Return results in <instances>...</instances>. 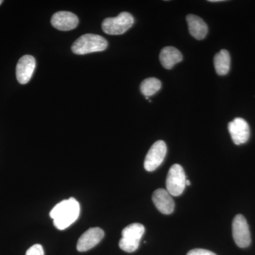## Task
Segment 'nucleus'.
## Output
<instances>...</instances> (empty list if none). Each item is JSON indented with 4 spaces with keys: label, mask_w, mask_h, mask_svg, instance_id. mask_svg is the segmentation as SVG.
Masks as SVG:
<instances>
[{
    "label": "nucleus",
    "mask_w": 255,
    "mask_h": 255,
    "mask_svg": "<svg viewBox=\"0 0 255 255\" xmlns=\"http://www.w3.org/2000/svg\"><path fill=\"white\" fill-rule=\"evenodd\" d=\"M182 53L174 47H164L159 54V60L162 66L167 70L173 68L176 64L182 61Z\"/></svg>",
    "instance_id": "14"
},
{
    "label": "nucleus",
    "mask_w": 255,
    "mask_h": 255,
    "mask_svg": "<svg viewBox=\"0 0 255 255\" xmlns=\"http://www.w3.org/2000/svg\"><path fill=\"white\" fill-rule=\"evenodd\" d=\"M80 204L75 198L60 201L50 212L53 223L58 229H66L78 220L80 216Z\"/></svg>",
    "instance_id": "1"
},
{
    "label": "nucleus",
    "mask_w": 255,
    "mask_h": 255,
    "mask_svg": "<svg viewBox=\"0 0 255 255\" xmlns=\"http://www.w3.org/2000/svg\"><path fill=\"white\" fill-rule=\"evenodd\" d=\"M210 2H219V1H223L222 0H209Z\"/></svg>",
    "instance_id": "19"
},
{
    "label": "nucleus",
    "mask_w": 255,
    "mask_h": 255,
    "mask_svg": "<svg viewBox=\"0 0 255 255\" xmlns=\"http://www.w3.org/2000/svg\"><path fill=\"white\" fill-rule=\"evenodd\" d=\"M26 255H44V251L41 245L36 244L26 251Z\"/></svg>",
    "instance_id": "17"
},
{
    "label": "nucleus",
    "mask_w": 255,
    "mask_h": 255,
    "mask_svg": "<svg viewBox=\"0 0 255 255\" xmlns=\"http://www.w3.org/2000/svg\"><path fill=\"white\" fill-rule=\"evenodd\" d=\"M144 233L145 227L140 223L128 225L122 231V238L119 241L121 249L128 253L136 251Z\"/></svg>",
    "instance_id": "3"
},
{
    "label": "nucleus",
    "mask_w": 255,
    "mask_h": 255,
    "mask_svg": "<svg viewBox=\"0 0 255 255\" xmlns=\"http://www.w3.org/2000/svg\"><path fill=\"white\" fill-rule=\"evenodd\" d=\"M214 67L220 76L227 75L231 68V55L227 50H221L214 56Z\"/></svg>",
    "instance_id": "15"
},
{
    "label": "nucleus",
    "mask_w": 255,
    "mask_h": 255,
    "mask_svg": "<svg viewBox=\"0 0 255 255\" xmlns=\"http://www.w3.org/2000/svg\"><path fill=\"white\" fill-rule=\"evenodd\" d=\"M2 2H3L2 0H0V5H1V3H2Z\"/></svg>",
    "instance_id": "21"
},
{
    "label": "nucleus",
    "mask_w": 255,
    "mask_h": 255,
    "mask_svg": "<svg viewBox=\"0 0 255 255\" xmlns=\"http://www.w3.org/2000/svg\"><path fill=\"white\" fill-rule=\"evenodd\" d=\"M105 237V232L100 228H92L79 238L77 250L79 252H86L99 244Z\"/></svg>",
    "instance_id": "9"
},
{
    "label": "nucleus",
    "mask_w": 255,
    "mask_h": 255,
    "mask_svg": "<svg viewBox=\"0 0 255 255\" xmlns=\"http://www.w3.org/2000/svg\"><path fill=\"white\" fill-rule=\"evenodd\" d=\"M162 84L158 79L150 78L145 79L140 85V91L145 97L155 95L160 90Z\"/></svg>",
    "instance_id": "16"
},
{
    "label": "nucleus",
    "mask_w": 255,
    "mask_h": 255,
    "mask_svg": "<svg viewBox=\"0 0 255 255\" xmlns=\"http://www.w3.org/2000/svg\"><path fill=\"white\" fill-rule=\"evenodd\" d=\"M185 172L182 166L173 164L169 169L166 180V187L171 196L181 195L186 187Z\"/></svg>",
    "instance_id": "5"
},
{
    "label": "nucleus",
    "mask_w": 255,
    "mask_h": 255,
    "mask_svg": "<svg viewBox=\"0 0 255 255\" xmlns=\"http://www.w3.org/2000/svg\"><path fill=\"white\" fill-rule=\"evenodd\" d=\"M36 68V60L29 55H23L18 60L16 68V79L20 84L25 85L31 80Z\"/></svg>",
    "instance_id": "10"
},
{
    "label": "nucleus",
    "mask_w": 255,
    "mask_h": 255,
    "mask_svg": "<svg viewBox=\"0 0 255 255\" xmlns=\"http://www.w3.org/2000/svg\"><path fill=\"white\" fill-rule=\"evenodd\" d=\"M187 21L189 26V33L191 36L197 40L205 38L207 35V24L202 18L194 14H189L187 16Z\"/></svg>",
    "instance_id": "13"
},
{
    "label": "nucleus",
    "mask_w": 255,
    "mask_h": 255,
    "mask_svg": "<svg viewBox=\"0 0 255 255\" xmlns=\"http://www.w3.org/2000/svg\"><path fill=\"white\" fill-rule=\"evenodd\" d=\"M233 237L239 248H246L251 243V232L247 220L243 215L238 214L233 221Z\"/></svg>",
    "instance_id": "6"
},
{
    "label": "nucleus",
    "mask_w": 255,
    "mask_h": 255,
    "mask_svg": "<svg viewBox=\"0 0 255 255\" xmlns=\"http://www.w3.org/2000/svg\"><path fill=\"white\" fill-rule=\"evenodd\" d=\"M51 23L53 27L60 31H70L78 26L79 19L78 16L73 13L61 11L53 15Z\"/></svg>",
    "instance_id": "11"
},
{
    "label": "nucleus",
    "mask_w": 255,
    "mask_h": 255,
    "mask_svg": "<svg viewBox=\"0 0 255 255\" xmlns=\"http://www.w3.org/2000/svg\"><path fill=\"white\" fill-rule=\"evenodd\" d=\"M167 153V145L163 140L155 142L146 155L144 167L147 172L155 170L163 162Z\"/></svg>",
    "instance_id": "7"
},
{
    "label": "nucleus",
    "mask_w": 255,
    "mask_h": 255,
    "mask_svg": "<svg viewBox=\"0 0 255 255\" xmlns=\"http://www.w3.org/2000/svg\"><path fill=\"white\" fill-rule=\"evenodd\" d=\"M187 255H216L213 252L204 249H194L189 251Z\"/></svg>",
    "instance_id": "18"
},
{
    "label": "nucleus",
    "mask_w": 255,
    "mask_h": 255,
    "mask_svg": "<svg viewBox=\"0 0 255 255\" xmlns=\"http://www.w3.org/2000/svg\"><path fill=\"white\" fill-rule=\"evenodd\" d=\"M134 18L130 13L122 12L113 18H107L102 22V29L110 35H121L131 28Z\"/></svg>",
    "instance_id": "4"
},
{
    "label": "nucleus",
    "mask_w": 255,
    "mask_h": 255,
    "mask_svg": "<svg viewBox=\"0 0 255 255\" xmlns=\"http://www.w3.org/2000/svg\"><path fill=\"white\" fill-rule=\"evenodd\" d=\"M191 182L189 180V179H187L186 181V186H190Z\"/></svg>",
    "instance_id": "20"
},
{
    "label": "nucleus",
    "mask_w": 255,
    "mask_h": 255,
    "mask_svg": "<svg viewBox=\"0 0 255 255\" xmlns=\"http://www.w3.org/2000/svg\"><path fill=\"white\" fill-rule=\"evenodd\" d=\"M228 130L236 145L246 143L250 138L251 130L248 122L242 118L235 119L228 124Z\"/></svg>",
    "instance_id": "8"
},
{
    "label": "nucleus",
    "mask_w": 255,
    "mask_h": 255,
    "mask_svg": "<svg viewBox=\"0 0 255 255\" xmlns=\"http://www.w3.org/2000/svg\"><path fill=\"white\" fill-rule=\"evenodd\" d=\"M152 201L162 214L169 215L173 213L175 204L170 194L163 189H158L152 194Z\"/></svg>",
    "instance_id": "12"
},
{
    "label": "nucleus",
    "mask_w": 255,
    "mask_h": 255,
    "mask_svg": "<svg viewBox=\"0 0 255 255\" xmlns=\"http://www.w3.org/2000/svg\"><path fill=\"white\" fill-rule=\"evenodd\" d=\"M108 42L103 37L99 35L87 33L80 36L74 42L72 51L75 54L85 55L88 53L101 52L106 50Z\"/></svg>",
    "instance_id": "2"
}]
</instances>
